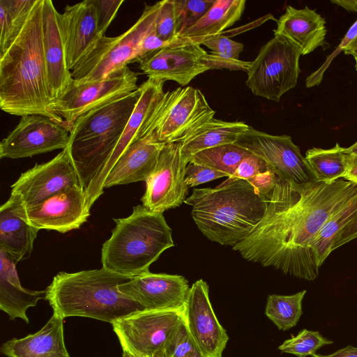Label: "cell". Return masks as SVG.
I'll list each match as a JSON object with an SVG mask.
<instances>
[{
  "instance_id": "cell-4",
  "label": "cell",
  "mask_w": 357,
  "mask_h": 357,
  "mask_svg": "<svg viewBox=\"0 0 357 357\" xmlns=\"http://www.w3.org/2000/svg\"><path fill=\"white\" fill-rule=\"evenodd\" d=\"M131 277L109 271H61L45 289V299L63 319L82 317L113 324L144 309L119 291Z\"/></svg>"
},
{
  "instance_id": "cell-17",
  "label": "cell",
  "mask_w": 357,
  "mask_h": 357,
  "mask_svg": "<svg viewBox=\"0 0 357 357\" xmlns=\"http://www.w3.org/2000/svg\"><path fill=\"white\" fill-rule=\"evenodd\" d=\"M206 52L201 45L178 37L142 61L139 68L149 78L172 80L184 86L208 70L202 61Z\"/></svg>"
},
{
  "instance_id": "cell-42",
  "label": "cell",
  "mask_w": 357,
  "mask_h": 357,
  "mask_svg": "<svg viewBox=\"0 0 357 357\" xmlns=\"http://www.w3.org/2000/svg\"><path fill=\"white\" fill-rule=\"evenodd\" d=\"M94 6L100 34L103 36L114 19L123 0H91Z\"/></svg>"
},
{
  "instance_id": "cell-24",
  "label": "cell",
  "mask_w": 357,
  "mask_h": 357,
  "mask_svg": "<svg viewBox=\"0 0 357 357\" xmlns=\"http://www.w3.org/2000/svg\"><path fill=\"white\" fill-rule=\"evenodd\" d=\"M53 2L44 0L43 8V43L49 93L52 102L67 89L73 80L68 69ZM53 103V102H52Z\"/></svg>"
},
{
  "instance_id": "cell-23",
  "label": "cell",
  "mask_w": 357,
  "mask_h": 357,
  "mask_svg": "<svg viewBox=\"0 0 357 357\" xmlns=\"http://www.w3.org/2000/svg\"><path fill=\"white\" fill-rule=\"evenodd\" d=\"M39 229L29 222L20 195L10 193L0 207V250L17 263L30 257Z\"/></svg>"
},
{
  "instance_id": "cell-45",
  "label": "cell",
  "mask_w": 357,
  "mask_h": 357,
  "mask_svg": "<svg viewBox=\"0 0 357 357\" xmlns=\"http://www.w3.org/2000/svg\"><path fill=\"white\" fill-rule=\"evenodd\" d=\"M172 43L161 40L156 34L155 28H154L142 40L132 63L138 62L140 63L157 50Z\"/></svg>"
},
{
  "instance_id": "cell-32",
  "label": "cell",
  "mask_w": 357,
  "mask_h": 357,
  "mask_svg": "<svg viewBox=\"0 0 357 357\" xmlns=\"http://www.w3.org/2000/svg\"><path fill=\"white\" fill-rule=\"evenodd\" d=\"M356 211L357 194L330 218L315 237L311 248L319 268L331 254L338 233Z\"/></svg>"
},
{
  "instance_id": "cell-40",
  "label": "cell",
  "mask_w": 357,
  "mask_h": 357,
  "mask_svg": "<svg viewBox=\"0 0 357 357\" xmlns=\"http://www.w3.org/2000/svg\"><path fill=\"white\" fill-rule=\"evenodd\" d=\"M356 37L357 20L351 26L342 38L341 43L337 48L326 57L325 61L321 65V66L307 77L305 79L306 87L311 88L319 85L323 80L324 73L329 68L333 60L340 52H343L344 49H345Z\"/></svg>"
},
{
  "instance_id": "cell-44",
  "label": "cell",
  "mask_w": 357,
  "mask_h": 357,
  "mask_svg": "<svg viewBox=\"0 0 357 357\" xmlns=\"http://www.w3.org/2000/svg\"><path fill=\"white\" fill-rule=\"evenodd\" d=\"M202 63L208 70L228 69L229 70H243L248 72L252 61H245L240 59H223L216 57L210 52H206L202 58Z\"/></svg>"
},
{
  "instance_id": "cell-37",
  "label": "cell",
  "mask_w": 357,
  "mask_h": 357,
  "mask_svg": "<svg viewBox=\"0 0 357 357\" xmlns=\"http://www.w3.org/2000/svg\"><path fill=\"white\" fill-rule=\"evenodd\" d=\"M178 20V36L197 23L215 0H174Z\"/></svg>"
},
{
  "instance_id": "cell-8",
  "label": "cell",
  "mask_w": 357,
  "mask_h": 357,
  "mask_svg": "<svg viewBox=\"0 0 357 357\" xmlns=\"http://www.w3.org/2000/svg\"><path fill=\"white\" fill-rule=\"evenodd\" d=\"M300 50L286 38L275 35L264 45L247 72L246 86L257 96L279 102L294 89L301 73Z\"/></svg>"
},
{
  "instance_id": "cell-18",
  "label": "cell",
  "mask_w": 357,
  "mask_h": 357,
  "mask_svg": "<svg viewBox=\"0 0 357 357\" xmlns=\"http://www.w3.org/2000/svg\"><path fill=\"white\" fill-rule=\"evenodd\" d=\"M208 284L200 279L192 284L184 308L188 329L206 357H222L229 337L211 305Z\"/></svg>"
},
{
  "instance_id": "cell-12",
  "label": "cell",
  "mask_w": 357,
  "mask_h": 357,
  "mask_svg": "<svg viewBox=\"0 0 357 357\" xmlns=\"http://www.w3.org/2000/svg\"><path fill=\"white\" fill-rule=\"evenodd\" d=\"M165 82L148 78L139 86V98L118 144L102 169L85 189L87 205L90 209L102 194L105 179L118 159L130 145L147 133L165 96L166 92L163 90Z\"/></svg>"
},
{
  "instance_id": "cell-7",
  "label": "cell",
  "mask_w": 357,
  "mask_h": 357,
  "mask_svg": "<svg viewBox=\"0 0 357 357\" xmlns=\"http://www.w3.org/2000/svg\"><path fill=\"white\" fill-rule=\"evenodd\" d=\"M160 1L146 5L137 22L116 37L100 38L93 50L71 72L77 82L105 79L112 73L132 63L143 38L155 26Z\"/></svg>"
},
{
  "instance_id": "cell-54",
  "label": "cell",
  "mask_w": 357,
  "mask_h": 357,
  "mask_svg": "<svg viewBox=\"0 0 357 357\" xmlns=\"http://www.w3.org/2000/svg\"><path fill=\"white\" fill-rule=\"evenodd\" d=\"M122 357H136V356H135L134 355L131 354L130 353H129L126 350H123Z\"/></svg>"
},
{
  "instance_id": "cell-6",
  "label": "cell",
  "mask_w": 357,
  "mask_h": 357,
  "mask_svg": "<svg viewBox=\"0 0 357 357\" xmlns=\"http://www.w3.org/2000/svg\"><path fill=\"white\" fill-rule=\"evenodd\" d=\"M113 220L115 227L101 249L102 266L109 271L131 278L149 272L151 264L174 245L163 213L142 204L129 216Z\"/></svg>"
},
{
  "instance_id": "cell-26",
  "label": "cell",
  "mask_w": 357,
  "mask_h": 357,
  "mask_svg": "<svg viewBox=\"0 0 357 357\" xmlns=\"http://www.w3.org/2000/svg\"><path fill=\"white\" fill-rule=\"evenodd\" d=\"M0 351L6 357H70L64 343L63 319L53 313L38 331L3 342Z\"/></svg>"
},
{
  "instance_id": "cell-51",
  "label": "cell",
  "mask_w": 357,
  "mask_h": 357,
  "mask_svg": "<svg viewBox=\"0 0 357 357\" xmlns=\"http://www.w3.org/2000/svg\"><path fill=\"white\" fill-rule=\"evenodd\" d=\"M345 153L349 157H357V141L348 148H344Z\"/></svg>"
},
{
  "instance_id": "cell-2",
  "label": "cell",
  "mask_w": 357,
  "mask_h": 357,
  "mask_svg": "<svg viewBox=\"0 0 357 357\" xmlns=\"http://www.w3.org/2000/svg\"><path fill=\"white\" fill-rule=\"evenodd\" d=\"M43 2L36 1L20 33L0 54V107L15 116L43 115L67 127L53 109L47 86Z\"/></svg>"
},
{
  "instance_id": "cell-38",
  "label": "cell",
  "mask_w": 357,
  "mask_h": 357,
  "mask_svg": "<svg viewBox=\"0 0 357 357\" xmlns=\"http://www.w3.org/2000/svg\"><path fill=\"white\" fill-rule=\"evenodd\" d=\"M155 28L158 36L166 43H172L178 38V20L174 0L160 1Z\"/></svg>"
},
{
  "instance_id": "cell-15",
  "label": "cell",
  "mask_w": 357,
  "mask_h": 357,
  "mask_svg": "<svg viewBox=\"0 0 357 357\" xmlns=\"http://www.w3.org/2000/svg\"><path fill=\"white\" fill-rule=\"evenodd\" d=\"M70 130L40 114L22 116L17 126L0 143V158L18 159L65 149Z\"/></svg>"
},
{
  "instance_id": "cell-14",
  "label": "cell",
  "mask_w": 357,
  "mask_h": 357,
  "mask_svg": "<svg viewBox=\"0 0 357 357\" xmlns=\"http://www.w3.org/2000/svg\"><path fill=\"white\" fill-rule=\"evenodd\" d=\"M235 143L263 158L280 179L298 183L314 181L305 157L289 135H273L250 126Z\"/></svg>"
},
{
  "instance_id": "cell-48",
  "label": "cell",
  "mask_w": 357,
  "mask_h": 357,
  "mask_svg": "<svg viewBox=\"0 0 357 357\" xmlns=\"http://www.w3.org/2000/svg\"><path fill=\"white\" fill-rule=\"evenodd\" d=\"M312 357H357V347L349 345L329 355L313 354Z\"/></svg>"
},
{
  "instance_id": "cell-53",
  "label": "cell",
  "mask_w": 357,
  "mask_h": 357,
  "mask_svg": "<svg viewBox=\"0 0 357 357\" xmlns=\"http://www.w3.org/2000/svg\"><path fill=\"white\" fill-rule=\"evenodd\" d=\"M345 54L351 55L353 56V58L355 61V68H356V70H357V49L351 50Z\"/></svg>"
},
{
  "instance_id": "cell-30",
  "label": "cell",
  "mask_w": 357,
  "mask_h": 357,
  "mask_svg": "<svg viewBox=\"0 0 357 357\" xmlns=\"http://www.w3.org/2000/svg\"><path fill=\"white\" fill-rule=\"evenodd\" d=\"M305 159L315 181L333 182L344 178L348 170V155L344 147L338 143L328 149L316 147L308 149Z\"/></svg>"
},
{
  "instance_id": "cell-41",
  "label": "cell",
  "mask_w": 357,
  "mask_h": 357,
  "mask_svg": "<svg viewBox=\"0 0 357 357\" xmlns=\"http://www.w3.org/2000/svg\"><path fill=\"white\" fill-rule=\"evenodd\" d=\"M222 177L228 176L225 173L204 165L188 162L185 168V179L188 187H195Z\"/></svg>"
},
{
  "instance_id": "cell-27",
  "label": "cell",
  "mask_w": 357,
  "mask_h": 357,
  "mask_svg": "<svg viewBox=\"0 0 357 357\" xmlns=\"http://www.w3.org/2000/svg\"><path fill=\"white\" fill-rule=\"evenodd\" d=\"M16 264L8 253L0 250V309L8 315L10 320L19 318L29 324L27 310L35 307L39 300L45 299L46 291L24 288Z\"/></svg>"
},
{
  "instance_id": "cell-39",
  "label": "cell",
  "mask_w": 357,
  "mask_h": 357,
  "mask_svg": "<svg viewBox=\"0 0 357 357\" xmlns=\"http://www.w3.org/2000/svg\"><path fill=\"white\" fill-rule=\"evenodd\" d=\"M202 45L211 50V54L223 59H239V55L244 49L243 43L233 40L223 34L210 37Z\"/></svg>"
},
{
  "instance_id": "cell-28",
  "label": "cell",
  "mask_w": 357,
  "mask_h": 357,
  "mask_svg": "<svg viewBox=\"0 0 357 357\" xmlns=\"http://www.w3.org/2000/svg\"><path fill=\"white\" fill-rule=\"evenodd\" d=\"M249 127L242 121H225L213 117L181 142L182 159L188 165L192 156L201 151L235 143Z\"/></svg>"
},
{
  "instance_id": "cell-52",
  "label": "cell",
  "mask_w": 357,
  "mask_h": 357,
  "mask_svg": "<svg viewBox=\"0 0 357 357\" xmlns=\"http://www.w3.org/2000/svg\"><path fill=\"white\" fill-rule=\"evenodd\" d=\"M357 49V37L345 48L343 52L344 54Z\"/></svg>"
},
{
  "instance_id": "cell-34",
  "label": "cell",
  "mask_w": 357,
  "mask_h": 357,
  "mask_svg": "<svg viewBox=\"0 0 357 357\" xmlns=\"http://www.w3.org/2000/svg\"><path fill=\"white\" fill-rule=\"evenodd\" d=\"M305 294L306 290H303L289 296L269 295L265 309L266 317L279 330L294 327L302 315V301Z\"/></svg>"
},
{
  "instance_id": "cell-21",
  "label": "cell",
  "mask_w": 357,
  "mask_h": 357,
  "mask_svg": "<svg viewBox=\"0 0 357 357\" xmlns=\"http://www.w3.org/2000/svg\"><path fill=\"white\" fill-rule=\"evenodd\" d=\"M57 19L67 66L72 72L102 37L98 31L96 10L91 0H85L67 6L63 13H58Z\"/></svg>"
},
{
  "instance_id": "cell-31",
  "label": "cell",
  "mask_w": 357,
  "mask_h": 357,
  "mask_svg": "<svg viewBox=\"0 0 357 357\" xmlns=\"http://www.w3.org/2000/svg\"><path fill=\"white\" fill-rule=\"evenodd\" d=\"M37 0H0V54L20 33Z\"/></svg>"
},
{
  "instance_id": "cell-43",
  "label": "cell",
  "mask_w": 357,
  "mask_h": 357,
  "mask_svg": "<svg viewBox=\"0 0 357 357\" xmlns=\"http://www.w3.org/2000/svg\"><path fill=\"white\" fill-rule=\"evenodd\" d=\"M269 171L272 170L268 164L263 158L252 153L241 161L233 177L250 180Z\"/></svg>"
},
{
  "instance_id": "cell-29",
  "label": "cell",
  "mask_w": 357,
  "mask_h": 357,
  "mask_svg": "<svg viewBox=\"0 0 357 357\" xmlns=\"http://www.w3.org/2000/svg\"><path fill=\"white\" fill-rule=\"evenodd\" d=\"M245 3V0H215L204 15L178 38L202 45L208 38L222 33L238 21L244 12Z\"/></svg>"
},
{
  "instance_id": "cell-47",
  "label": "cell",
  "mask_w": 357,
  "mask_h": 357,
  "mask_svg": "<svg viewBox=\"0 0 357 357\" xmlns=\"http://www.w3.org/2000/svg\"><path fill=\"white\" fill-rule=\"evenodd\" d=\"M278 179V177L272 171H269L260 174L248 181L257 188L260 195L266 199L267 195L273 188Z\"/></svg>"
},
{
  "instance_id": "cell-13",
  "label": "cell",
  "mask_w": 357,
  "mask_h": 357,
  "mask_svg": "<svg viewBox=\"0 0 357 357\" xmlns=\"http://www.w3.org/2000/svg\"><path fill=\"white\" fill-rule=\"evenodd\" d=\"M186 166L181 154V142L165 144L146 181V190L140 199L142 205L162 213L181 206L189 188L185 179Z\"/></svg>"
},
{
  "instance_id": "cell-46",
  "label": "cell",
  "mask_w": 357,
  "mask_h": 357,
  "mask_svg": "<svg viewBox=\"0 0 357 357\" xmlns=\"http://www.w3.org/2000/svg\"><path fill=\"white\" fill-rule=\"evenodd\" d=\"M357 238V211L336 236L331 247V252L340 246Z\"/></svg>"
},
{
  "instance_id": "cell-20",
  "label": "cell",
  "mask_w": 357,
  "mask_h": 357,
  "mask_svg": "<svg viewBox=\"0 0 357 357\" xmlns=\"http://www.w3.org/2000/svg\"><path fill=\"white\" fill-rule=\"evenodd\" d=\"M190 287L182 275L152 273L135 276L119 285V291L144 310H178L185 307Z\"/></svg>"
},
{
  "instance_id": "cell-3",
  "label": "cell",
  "mask_w": 357,
  "mask_h": 357,
  "mask_svg": "<svg viewBox=\"0 0 357 357\" xmlns=\"http://www.w3.org/2000/svg\"><path fill=\"white\" fill-rule=\"evenodd\" d=\"M199 231L211 241L234 246L262 219L266 199L248 180L227 177L213 188H194L184 202Z\"/></svg>"
},
{
  "instance_id": "cell-55",
  "label": "cell",
  "mask_w": 357,
  "mask_h": 357,
  "mask_svg": "<svg viewBox=\"0 0 357 357\" xmlns=\"http://www.w3.org/2000/svg\"><path fill=\"white\" fill-rule=\"evenodd\" d=\"M153 357H166L164 351H160L155 354Z\"/></svg>"
},
{
  "instance_id": "cell-5",
  "label": "cell",
  "mask_w": 357,
  "mask_h": 357,
  "mask_svg": "<svg viewBox=\"0 0 357 357\" xmlns=\"http://www.w3.org/2000/svg\"><path fill=\"white\" fill-rule=\"evenodd\" d=\"M138 89L79 116L70 130L67 150L84 190L102 169L138 102Z\"/></svg>"
},
{
  "instance_id": "cell-33",
  "label": "cell",
  "mask_w": 357,
  "mask_h": 357,
  "mask_svg": "<svg viewBox=\"0 0 357 357\" xmlns=\"http://www.w3.org/2000/svg\"><path fill=\"white\" fill-rule=\"evenodd\" d=\"M250 153L236 143L227 144L201 151L192 155L189 162L215 169L231 177L241 161Z\"/></svg>"
},
{
  "instance_id": "cell-22",
  "label": "cell",
  "mask_w": 357,
  "mask_h": 357,
  "mask_svg": "<svg viewBox=\"0 0 357 357\" xmlns=\"http://www.w3.org/2000/svg\"><path fill=\"white\" fill-rule=\"evenodd\" d=\"M165 144L160 142L153 128L130 145L109 172L103 188L146 181L154 171Z\"/></svg>"
},
{
  "instance_id": "cell-36",
  "label": "cell",
  "mask_w": 357,
  "mask_h": 357,
  "mask_svg": "<svg viewBox=\"0 0 357 357\" xmlns=\"http://www.w3.org/2000/svg\"><path fill=\"white\" fill-rule=\"evenodd\" d=\"M164 353L166 357H206L190 333L185 319L168 340Z\"/></svg>"
},
{
  "instance_id": "cell-11",
  "label": "cell",
  "mask_w": 357,
  "mask_h": 357,
  "mask_svg": "<svg viewBox=\"0 0 357 357\" xmlns=\"http://www.w3.org/2000/svg\"><path fill=\"white\" fill-rule=\"evenodd\" d=\"M138 77L128 66L105 79L91 82L72 81L67 89L52 103L54 111L70 130L76 119L84 112L138 89Z\"/></svg>"
},
{
  "instance_id": "cell-50",
  "label": "cell",
  "mask_w": 357,
  "mask_h": 357,
  "mask_svg": "<svg viewBox=\"0 0 357 357\" xmlns=\"http://www.w3.org/2000/svg\"><path fill=\"white\" fill-rule=\"evenodd\" d=\"M331 2L349 12L357 13V0H331Z\"/></svg>"
},
{
  "instance_id": "cell-1",
  "label": "cell",
  "mask_w": 357,
  "mask_h": 357,
  "mask_svg": "<svg viewBox=\"0 0 357 357\" xmlns=\"http://www.w3.org/2000/svg\"><path fill=\"white\" fill-rule=\"evenodd\" d=\"M356 194L357 185L347 180L298 183L278 178L266 197L262 219L232 249L249 261L312 281L319 268L311 248L313 241Z\"/></svg>"
},
{
  "instance_id": "cell-49",
  "label": "cell",
  "mask_w": 357,
  "mask_h": 357,
  "mask_svg": "<svg viewBox=\"0 0 357 357\" xmlns=\"http://www.w3.org/2000/svg\"><path fill=\"white\" fill-rule=\"evenodd\" d=\"M348 170L343 178L357 185V157L348 156Z\"/></svg>"
},
{
  "instance_id": "cell-35",
  "label": "cell",
  "mask_w": 357,
  "mask_h": 357,
  "mask_svg": "<svg viewBox=\"0 0 357 357\" xmlns=\"http://www.w3.org/2000/svg\"><path fill=\"white\" fill-rule=\"evenodd\" d=\"M333 343L332 340L325 338L317 331L303 329L296 336L286 340L278 347V349L297 357H307L314 354L323 346Z\"/></svg>"
},
{
  "instance_id": "cell-19",
  "label": "cell",
  "mask_w": 357,
  "mask_h": 357,
  "mask_svg": "<svg viewBox=\"0 0 357 357\" xmlns=\"http://www.w3.org/2000/svg\"><path fill=\"white\" fill-rule=\"evenodd\" d=\"M26 212L30 223L36 228L60 233L79 229L90 215L85 190L80 185L27 206Z\"/></svg>"
},
{
  "instance_id": "cell-25",
  "label": "cell",
  "mask_w": 357,
  "mask_h": 357,
  "mask_svg": "<svg viewBox=\"0 0 357 357\" xmlns=\"http://www.w3.org/2000/svg\"><path fill=\"white\" fill-rule=\"evenodd\" d=\"M273 31L274 36H282L294 44L301 55H306L324 45L327 29L325 19L314 10L287 6Z\"/></svg>"
},
{
  "instance_id": "cell-16",
  "label": "cell",
  "mask_w": 357,
  "mask_h": 357,
  "mask_svg": "<svg viewBox=\"0 0 357 357\" xmlns=\"http://www.w3.org/2000/svg\"><path fill=\"white\" fill-rule=\"evenodd\" d=\"M77 185L78 175L66 148L50 161L22 173L10 193L20 195L27 207Z\"/></svg>"
},
{
  "instance_id": "cell-9",
  "label": "cell",
  "mask_w": 357,
  "mask_h": 357,
  "mask_svg": "<svg viewBox=\"0 0 357 357\" xmlns=\"http://www.w3.org/2000/svg\"><path fill=\"white\" fill-rule=\"evenodd\" d=\"M184 308L144 310L115 321L112 325L122 349L136 357H153L164 351L168 340L185 319Z\"/></svg>"
},
{
  "instance_id": "cell-10",
  "label": "cell",
  "mask_w": 357,
  "mask_h": 357,
  "mask_svg": "<svg viewBox=\"0 0 357 357\" xmlns=\"http://www.w3.org/2000/svg\"><path fill=\"white\" fill-rule=\"evenodd\" d=\"M215 114L201 91L178 87L166 91L150 127L162 143L181 142Z\"/></svg>"
}]
</instances>
